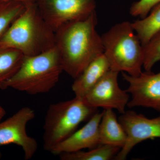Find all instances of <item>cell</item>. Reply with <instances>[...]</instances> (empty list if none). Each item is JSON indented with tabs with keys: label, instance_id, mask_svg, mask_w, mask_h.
Returning <instances> with one entry per match:
<instances>
[{
	"label": "cell",
	"instance_id": "9a60e30c",
	"mask_svg": "<svg viewBox=\"0 0 160 160\" xmlns=\"http://www.w3.org/2000/svg\"><path fill=\"white\" fill-rule=\"evenodd\" d=\"M24 56L16 49L0 46V84L14 75L19 69Z\"/></svg>",
	"mask_w": 160,
	"mask_h": 160
},
{
	"label": "cell",
	"instance_id": "5bb4252c",
	"mask_svg": "<svg viewBox=\"0 0 160 160\" xmlns=\"http://www.w3.org/2000/svg\"><path fill=\"white\" fill-rule=\"evenodd\" d=\"M132 24L142 45L145 46L160 32V3L153 7L146 17Z\"/></svg>",
	"mask_w": 160,
	"mask_h": 160
},
{
	"label": "cell",
	"instance_id": "7c38bea8",
	"mask_svg": "<svg viewBox=\"0 0 160 160\" xmlns=\"http://www.w3.org/2000/svg\"><path fill=\"white\" fill-rule=\"evenodd\" d=\"M110 69L109 63L104 53L94 59L74 79L72 89L75 97L84 99L92 88Z\"/></svg>",
	"mask_w": 160,
	"mask_h": 160
},
{
	"label": "cell",
	"instance_id": "8992f818",
	"mask_svg": "<svg viewBox=\"0 0 160 160\" xmlns=\"http://www.w3.org/2000/svg\"><path fill=\"white\" fill-rule=\"evenodd\" d=\"M40 13L55 31L64 24L86 19L96 11V0H36Z\"/></svg>",
	"mask_w": 160,
	"mask_h": 160
},
{
	"label": "cell",
	"instance_id": "d6986e66",
	"mask_svg": "<svg viewBox=\"0 0 160 160\" xmlns=\"http://www.w3.org/2000/svg\"><path fill=\"white\" fill-rule=\"evenodd\" d=\"M159 3L160 0H139L131 5L129 12L132 16L144 18Z\"/></svg>",
	"mask_w": 160,
	"mask_h": 160
},
{
	"label": "cell",
	"instance_id": "30bf717a",
	"mask_svg": "<svg viewBox=\"0 0 160 160\" xmlns=\"http://www.w3.org/2000/svg\"><path fill=\"white\" fill-rule=\"evenodd\" d=\"M123 79L129 83L126 90L132 96L127 106L152 108L160 112V71L142 72L138 76L122 72Z\"/></svg>",
	"mask_w": 160,
	"mask_h": 160
},
{
	"label": "cell",
	"instance_id": "6da1fadb",
	"mask_svg": "<svg viewBox=\"0 0 160 160\" xmlns=\"http://www.w3.org/2000/svg\"><path fill=\"white\" fill-rule=\"evenodd\" d=\"M97 24L95 11L86 19L66 23L55 31V46L63 70L73 79L103 53L101 36L96 30Z\"/></svg>",
	"mask_w": 160,
	"mask_h": 160
},
{
	"label": "cell",
	"instance_id": "4fadbf2b",
	"mask_svg": "<svg viewBox=\"0 0 160 160\" xmlns=\"http://www.w3.org/2000/svg\"><path fill=\"white\" fill-rule=\"evenodd\" d=\"M100 145H108L119 147L124 146L126 134L122 126L118 121L113 109H105L99 126Z\"/></svg>",
	"mask_w": 160,
	"mask_h": 160
},
{
	"label": "cell",
	"instance_id": "277c9868",
	"mask_svg": "<svg viewBox=\"0 0 160 160\" xmlns=\"http://www.w3.org/2000/svg\"><path fill=\"white\" fill-rule=\"evenodd\" d=\"M105 55L113 71L138 76L142 72L144 50L132 22L116 24L101 36Z\"/></svg>",
	"mask_w": 160,
	"mask_h": 160
},
{
	"label": "cell",
	"instance_id": "8fae6325",
	"mask_svg": "<svg viewBox=\"0 0 160 160\" xmlns=\"http://www.w3.org/2000/svg\"><path fill=\"white\" fill-rule=\"evenodd\" d=\"M102 115L103 112H96L85 126L55 146L50 152L59 155L83 149H93L99 146V126Z\"/></svg>",
	"mask_w": 160,
	"mask_h": 160
},
{
	"label": "cell",
	"instance_id": "2e32d148",
	"mask_svg": "<svg viewBox=\"0 0 160 160\" xmlns=\"http://www.w3.org/2000/svg\"><path fill=\"white\" fill-rule=\"evenodd\" d=\"M121 148L108 145H100L89 151L81 150L60 154L62 160H109L114 158Z\"/></svg>",
	"mask_w": 160,
	"mask_h": 160
},
{
	"label": "cell",
	"instance_id": "ffe728a7",
	"mask_svg": "<svg viewBox=\"0 0 160 160\" xmlns=\"http://www.w3.org/2000/svg\"><path fill=\"white\" fill-rule=\"evenodd\" d=\"M6 114V111L4 108H3L2 106H0V122L1 120L5 116Z\"/></svg>",
	"mask_w": 160,
	"mask_h": 160
},
{
	"label": "cell",
	"instance_id": "44dd1931",
	"mask_svg": "<svg viewBox=\"0 0 160 160\" xmlns=\"http://www.w3.org/2000/svg\"><path fill=\"white\" fill-rule=\"evenodd\" d=\"M0 1H18L22 2L25 3V4H26V3L30 2H34L35 0H0Z\"/></svg>",
	"mask_w": 160,
	"mask_h": 160
},
{
	"label": "cell",
	"instance_id": "7a4b0ae2",
	"mask_svg": "<svg viewBox=\"0 0 160 160\" xmlns=\"http://www.w3.org/2000/svg\"><path fill=\"white\" fill-rule=\"evenodd\" d=\"M55 46V32L43 18L36 0L26 4L0 40V46L16 49L25 56L41 54Z\"/></svg>",
	"mask_w": 160,
	"mask_h": 160
},
{
	"label": "cell",
	"instance_id": "e0dca14e",
	"mask_svg": "<svg viewBox=\"0 0 160 160\" xmlns=\"http://www.w3.org/2000/svg\"><path fill=\"white\" fill-rule=\"evenodd\" d=\"M25 8L26 4L20 1H0V40Z\"/></svg>",
	"mask_w": 160,
	"mask_h": 160
},
{
	"label": "cell",
	"instance_id": "9c48e42d",
	"mask_svg": "<svg viewBox=\"0 0 160 160\" xmlns=\"http://www.w3.org/2000/svg\"><path fill=\"white\" fill-rule=\"evenodd\" d=\"M118 73L110 69L92 88L84 98L89 106L96 109H116L122 114L126 112L129 95L120 88Z\"/></svg>",
	"mask_w": 160,
	"mask_h": 160
},
{
	"label": "cell",
	"instance_id": "ba28073f",
	"mask_svg": "<svg viewBox=\"0 0 160 160\" xmlns=\"http://www.w3.org/2000/svg\"><path fill=\"white\" fill-rule=\"evenodd\" d=\"M119 122L126 132L125 145L114 159L125 160L135 146L143 141L160 138V116L148 118L133 111L125 112L119 118Z\"/></svg>",
	"mask_w": 160,
	"mask_h": 160
},
{
	"label": "cell",
	"instance_id": "7402d4cb",
	"mask_svg": "<svg viewBox=\"0 0 160 160\" xmlns=\"http://www.w3.org/2000/svg\"><path fill=\"white\" fill-rule=\"evenodd\" d=\"M2 153H1V152H0V159L1 158H2Z\"/></svg>",
	"mask_w": 160,
	"mask_h": 160
},
{
	"label": "cell",
	"instance_id": "52a82bcc",
	"mask_svg": "<svg viewBox=\"0 0 160 160\" xmlns=\"http://www.w3.org/2000/svg\"><path fill=\"white\" fill-rule=\"evenodd\" d=\"M35 117L29 107L20 109L11 117L0 122V146L13 144L23 149L24 158L31 159L38 149V143L26 132V126Z\"/></svg>",
	"mask_w": 160,
	"mask_h": 160
},
{
	"label": "cell",
	"instance_id": "5b68a950",
	"mask_svg": "<svg viewBox=\"0 0 160 160\" xmlns=\"http://www.w3.org/2000/svg\"><path fill=\"white\" fill-rule=\"evenodd\" d=\"M85 99L77 97L51 104L44 121L43 147L50 152L55 146L76 131L81 123L97 112Z\"/></svg>",
	"mask_w": 160,
	"mask_h": 160
},
{
	"label": "cell",
	"instance_id": "ac0fdd59",
	"mask_svg": "<svg viewBox=\"0 0 160 160\" xmlns=\"http://www.w3.org/2000/svg\"><path fill=\"white\" fill-rule=\"evenodd\" d=\"M143 46L144 55L143 67L145 71H151L155 64L160 61V32Z\"/></svg>",
	"mask_w": 160,
	"mask_h": 160
},
{
	"label": "cell",
	"instance_id": "3957f363",
	"mask_svg": "<svg viewBox=\"0 0 160 160\" xmlns=\"http://www.w3.org/2000/svg\"><path fill=\"white\" fill-rule=\"evenodd\" d=\"M63 70L56 46L41 54L24 56L19 69L0 89L11 88L30 95L49 92L57 84Z\"/></svg>",
	"mask_w": 160,
	"mask_h": 160
}]
</instances>
